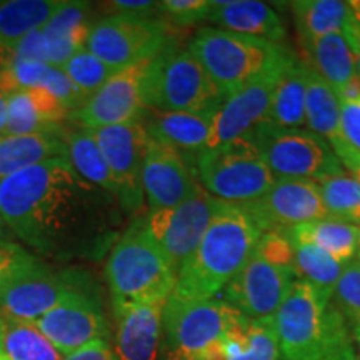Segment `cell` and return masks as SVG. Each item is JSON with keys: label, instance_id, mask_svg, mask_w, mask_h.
<instances>
[{"label": "cell", "instance_id": "8d00e7d4", "mask_svg": "<svg viewBox=\"0 0 360 360\" xmlns=\"http://www.w3.org/2000/svg\"><path fill=\"white\" fill-rule=\"evenodd\" d=\"M62 70L70 79V82L89 98L98 92L112 75L117 74L114 69L103 64L101 58L89 52L85 47L80 49L77 53H74L62 65Z\"/></svg>", "mask_w": 360, "mask_h": 360}, {"label": "cell", "instance_id": "ac0fdd59", "mask_svg": "<svg viewBox=\"0 0 360 360\" xmlns=\"http://www.w3.org/2000/svg\"><path fill=\"white\" fill-rule=\"evenodd\" d=\"M244 205L262 232H285L328 215L321 188L314 180L278 179L260 199Z\"/></svg>", "mask_w": 360, "mask_h": 360}, {"label": "cell", "instance_id": "f907efd6", "mask_svg": "<svg viewBox=\"0 0 360 360\" xmlns=\"http://www.w3.org/2000/svg\"><path fill=\"white\" fill-rule=\"evenodd\" d=\"M0 360H8V357H7V355H6V354H4V352H2V350H0Z\"/></svg>", "mask_w": 360, "mask_h": 360}, {"label": "cell", "instance_id": "f6af8a7d", "mask_svg": "<svg viewBox=\"0 0 360 360\" xmlns=\"http://www.w3.org/2000/svg\"><path fill=\"white\" fill-rule=\"evenodd\" d=\"M345 35L349 37L350 45H352V49H354L355 69H357V75L360 77V24L355 25L354 29H350Z\"/></svg>", "mask_w": 360, "mask_h": 360}, {"label": "cell", "instance_id": "836d02e7", "mask_svg": "<svg viewBox=\"0 0 360 360\" xmlns=\"http://www.w3.org/2000/svg\"><path fill=\"white\" fill-rule=\"evenodd\" d=\"M0 350L8 360H60L53 347L30 322L0 312Z\"/></svg>", "mask_w": 360, "mask_h": 360}, {"label": "cell", "instance_id": "44dd1931", "mask_svg": "<svg viewBox=\"0 0 360 360\" xmlns=\"http://www.w3.org/2000/svg\"><path fill=\"white\" fill-rule=\"evenodd\" d=\"M215 112H159L146 109L142 124L152 141L165 143L184 155L191 165L197 155L209 148Z\"/></svg>", "mask_w": 360, "mask_h": 360}, {"label": "cell", "instance_id": "ee69618b", "mask_svg": "<svg viewBox=\"0 0 360 360\" xmlns=\"http://www.w3.org/2000/svg\"><path fill=\"white\" fill-rule=\"evenodd\" d=\"M109 11L115 13H129V15H143V17H157L159 11V2H132V0H115V2L105 4Z\"/></svg>", "mask_w": 360, "mask_h": 360}, {"label": "cell", "instance_id": "e0dca14e", "mask_svg": "<svg viewBox=\"0 0 360 360\" xmlns=\"http://www.w3.org/2000/svg\"><path fill=\"white\" fill-rule=\"evenodd\" d=\"M295 60L297 58L272 67L233 92L232 96L225 97L224 103L214 115L209 148L245 137L260 124L267 122L276 85L287 67Z\"/></svg>", "mask_w": 360, "mask_h": 360}, {"label": "cell", "instance_id": "9c48e42d", "mask_svg": "<svg viewBox=\"0 0 360 360\" xmlns=\"http://www.w3.org/2000/svg\"><path fill=\"white\" fill-rule=\"evenodd\" d=\"M175 39L169 22L159 17L112 13L94 20L85 49L110 69L120 72L154 58Z\"/></svg>", "mask_w": 360, "mask_h": 360}, {"label": "cell", "instance_id": "c3c4849f", "mask_svg": "<svg viewBox=\"0 0 360 360\" xmlns=\"http://www.w3.org/2000/svg\"><path fill=\"white\" fill-rule=\"evenodd\" d=\"M8 227H7V224L4 222V219H2V215H0V242H4V240H11V237H8Z\"/></svg>", "mask_w": 360, "mask_h": 360}, {"label": "cell", "instance_id": "4fadbf2b", "mask_svg": "<svg viewBox=\"0 0 360 360\" xmlns=\"http://www.w3.org/2000/svg\"><path fill=\"white\" fill-rule=\"evenodd\" d=\"M89 130V129H87ZM96 139L103 159L119 187V205L124 214L141 212L146 197L142 191V169L152 137L143 127L142 117L134 122L89 130Z\"/></svg>", "mask_w": 360, "mask_h": 360}, {"label": "cell", "instance_id": "d6986e66", "mask_svg": "<svg viewBox=\"0 0 360 360\" xmlns=\"http://www.w3.org/2000/svg\"><path fill=\"white\" fill-rule=\"evenodd\" d=\"M199 186L182 154L160 142H152L142 169V191L148 210L174 209Z\"/></svg>", "mask_w": 360, "mask_h": 360}, {"label": "cell", "instance_id": "7402d4cb", "mask_svg": "<svg viewBox=\"0 0 360 360\" xmlns=\"http://www.w3.org/2000/svg\"><path fill=\"white\" fill-rule=\"evenodd\" d=\"M305 127L332 147L342 167L349 169L360 154L349 146L342 134L340 101L330 84L309 69L305 97Z\"/></svg>", "mask_w": 360, "mask_h": 360}, {"label": "cell", "instance_id": "30bf717a", "mask_svg": "<svg viewBox=\"0 0 360 360\" xmlns=\"http://www.w3.org/2000/svg\"><path fill=\"white\" fill-rule=\"evenodd\" d=\"M96 285L89 270L52 269L40 262L0 294V312L19 321L34 322L60 304L67 295Z\"/></svg>", "mask_w": 360, "mask_h": 360}, {"label": "cell", "instance_id": "8fae6325", "mask_svg": "<svg viewBox=\"0 0 360 360\" xmlns=\"http://www.w3.org/2000/svg\"><path fill=\"white\" fill-rule=\"evenodd\" d=\"M220 202L222 200L210 195L199 184L192 195L180 205L174 209L148 210V214L143 215L148 233L160 245L177 274L199 247Z\"/></svg>", "mask_w": 360, "mask_h": 360}, {"label": "cell", "instance_id": "9a60e30c", "mask_svg": "<svg viewBox=\"0 0 360 360\" xmlns=\"http://www.w3.org/2000/svg\"><path fill=\"white\" fill-rule=\"evenodd\" d=\"M297 282L294 265L272 262L257 252L225 287V302L252 321L272 319Z\"/></svg>", "mask_w": 360, "mask_h": 360}, {"label": "cell", "instance_id": "d6a6232c", "mask_svg": "<svg viewBox=\"0 0 360 360\" xmlns=\"http://www.w3.org/2000/svg\"><path fill=\"white\" fill-rule=\"evenodd\" d=\"M64 0H0V45L40 30Z\"/></svg>", "mask_w": 360, "mask_h": 360}, {"label": "cell", "instance_id": "e575fe53", "mask_svg": "<svg viewBox=\"0 0 360 360\" xmlns=\"http://www.w3.org/2000/svg\"><path fill=\"white\" fill-rule=\"evenodd\" d=\"M292 244L295 250L294 267L297 278L307 282L317 292L323 304L332 302L337 282L345 265L339 264L326 252L310 244H297V242Z\"/></svg>", "mask_w": 360, "mask_h": 360}, {"label": "cell", "instance_id": "603a6c76", "mask_svg": "<svg viewBox=\"0 0 360 360\" xmlns=\"http://www.w3.org/2000/svg\"><path fill=\"white\" fill-rule=\"evenodd\" d=\"M215 29L282 44L287 37L282 17L265 2L257 0H215L209 13Z\"/></svg>", "mask_w": 360, "mask_h": 360}, {"label": "cell", "instance_id": "5b68a950", "mask_svg": "<svg viewBox=\"0 0 360 360\" xmlns=\"http://www.w3.org/2000/svg\"><path fill=\"white\" fill-rule=\"evenodd\" d=\"M225 101L197 57L175 39L148 64L143 80L146 109L159 112H217Z\"/></svg>", "mask_w": 360, "mask_h": 360}, {"label": "cell", "instance_id": "484cf974", "mask_svg": "<svg viewBox=\"0 0 360 360\" xmlns=\"http://www.w3.org/2000/svg\"><path fill=\"white\" fill-rule=\"evenodd\" d=\"M299 40L328 34H347L360 24V2L345 0H297L290 4Z\"/></svg>", "mask_w": 360, "mask_h": 360}, {"label": "cell", "instance_id": "5bb4252c", "mask_svg": "<svg viewBox=\"0 0 360 360\" xmlns=\"http://www.w3.org/2000/svg\"><path fill=\"white\" fill-rule=\"evenodd\" d=\"M326 307L317 292L297 278L289 297L274 315L283 360H323Z\"/></svg>", "mask_w": 360, "mask_h": 360}, {"label": "cell", "instance_id": "8992f818", "mask_svg": "<svg viewBox=\"0 0 360 360\" xmlns=\"http://www.w3.org/2000/svg\"><path fill=\"white\" fill-rule=\"evenodd\" d=\"M244 319L225 300L170 297L162 314L165 360H225L224 337Z\"/></svg>", "mask_w": 360, "mask_h": 360}, {"label": "cell", "instance_id": "4dcf8cb0", "mask_svg": "<svg viewBox=\"0 0 360 360\" xmlns=\"http://www.w3.org/2000/svg\"><path fill=\"white\" fill-rule=\"evenodd\" d=\"M309 67L295 60L282 74L270 103L267 122L282 129L305 127V97H307Z\"/></svg>", "mask_w": 360, "mask_h": 360}, {"label": "cell", "instance_id": "f35d334b", "mask_svg": "<svg viewBox=\"0 0 360 360\" xmlns=\"http://www.w3.org/2000/svg\"><path fill=\"white\" fill-rule=\"evenodd\" d=\"M323 360H357L354 337L345 317L334 304L326 307V347Z\"/></svg>", "mask_w": 360, "mask_h": 360}, {"label": "cell", "instance_id": "ab89813d", "mask_svg": "<svg viewBox=\"0 0 360 360\" xmlns=\"http://www.w3.org/2000/svg\"><path fill=\"white\" fill-rule=\"evenodd\" d=\"M42 262L35 255L25 250L17 242H0V294L17 278L24 277L27 272L37 267Z\"/></svg>", "mask_w": 360, "mask_h": 360}, {"label": "cell", "instance_id": "3957f363", "mask_svg": "<svg viewBox=\"0 0 360 360\" xmlns=\"http://www.w3.org/2000/svg\"><path fill=\"white\" fill-rule=\"evenodd\" d=\"M112 307L165 304L177 283V270L147 231L143 217L132 220L105 260Z\"/></svg>", "mask_w": 360, "mask_h": 360}, {"label": "cell", "instance_id": "1f68e13d", "mask_svg": "<svg viewBox=\"0 0 360 360\" xmlns=\"http://www.w3.org/2000/svg\"><path fill=\"white\" fill-rule=\"evenodd\" d=\"M64 142L67 148V160L70 162L72 167L92 186L102 188L117 199L119 187H117L114 175H112L92 134L87 129L79 127V125L65 127Z\"/></svg>", "mask_w": 360, "mask_h": 360}, {"label": "cell", "instance_id": "d590c367", "mask_svg": "<svg viewBox=\"0 0 360 360\" xmlns=\"http://www.w3.org/2000/svg\"><path fill=\"white\" fill-rule=\"evenodd\" d=\"M327 214L344 222L360 224V182L345 170L319 180Z\"/></svg>", "mask_w": 360, "mask_h": 360}, {"label": "cell", "instance_id": "4316f807", "mask_svg": "<svg viewBox=\"0 0 360 360\" xmlns=\"http://www.w3.org/2000/svg\"><path fill=\"white\" fill-rule=\"evenodd\" d=\"M304 52V64L310 70L339 90L355 75V56L350 40L345 34H328L323 37L299 40Z\"/></svg>", "mask_w": 360, "mask_h": 360}, {"label": "cell", "instance_id": "d4e9b609", "mask_svg": "<svg viewBox=\"0 0 360 360\" xmlns=\"http://www.w3.org/2000/svg\"><path fill=\"white\" fill-rule=\"evenodd\" d=\"M92 7L89 2L65 0L60 8L45 24L42 32L47 44L51 65L60 67L69 58L85 47L92 29Z\"/></svg>", "mask_w": 360, "mask_h": 360}, {"label": "cell", "instance_id": "7a4b0ae2", "mask_svg": "<svg viewBox=\"0 0 360 360\" xmlns=\"http://www.w3.org/2000/svg\"><path fill=\"white\" fill-rule=\"evenodd\" d=\"M262 233L244 204L220 202L197 250L180 267L172 297L214 299L249 262Z\"/></svg>", "mask_w": 360, "mask_h": 360}, {"label": "cell", "instance_id": "ba28073f", "mask_svg": "<svg viewBox=\"0 0 360 360\" xmlns=\"http://www.w3.org/2000/svg\"><path fill=\"white\" fill-rule=\"evenodd\" d=\"M276 180H319L342 170L332 147L307 129H282L264 122L249 135Z\"/></svg>", "mask_w": 360, "mask_h": 360}, {"label": "cell", "instance_id": "7bdbcfd3", "mask_svg": "<svg viewBox=\"0 0 360 360\" xmlns=\"http://www.w3.org/2000/svg\"><path fill=\"white\" fill-rule=\"evenodd\" d=\"M60 360H117V355L110 340H96Z\"/></svg>", "mask_w": 360, "mask_h": 360}, {"label": "cell", "instance_id": "60d3db41", "mask_svg": "<svg viewBox=\"0 0 360 360\" xmlns=\"http://www.w3.org/2000/svg\"><path fill=\"white\" fill-rule=\"evenodd\" d=\"M212 0H165L159 2V11L165 22L188 27L209 19Z\"/></svg>", "mask_w": 360, "mask_h": 360}, {"label": "cell", "instance_id": "7dc6e473", "mask_svg": "<svg viewBox=\"0 0 360 360\" xmlns=\"http://www.w3.org/2000/svg\"><path fill=\"white\" fill-rule=\"evenodd\" d=\"M347 172H349L350 175H354V177H355V179H357V180H359V182H360V157H359V159H357V160H355V162H354V164H352V165H350V167L347 169Z\"/></svg>", "mask_w": 360, "mask_h": 360}, {"label": "cell", "instance_id": "816d5d0a", "mask_svg": "<svg viewBox=\"0 0 360 360\" xmlns=\"http://www.w3.org/2000/svg\"><path fill=\"white\" fill-rule=\"evenodd\" d=\"M357 249H359V255H360V227H359V245H357Z\"/></svg>", "mask_w": 360, "mask_h": 360}, {"label": "cell", "instance_id": "52a82bcc", "mask_svg": "<svg viewBox=\"0 0 360 360\" xmlns=\"http://www.w3.org/2000/svg\"><path fill=\"white\" fill-rule=\"evenodd\" d=\"M191 169L210 195L227 204H250L276 184L249 137L207 148L192 160Z\"/></svg>", "mask_w": 360, "mask_h": 360}, {"label": "cell", "instance_id": "277c9868", "mask_svg": "<svg viewBox=\"0 0 360 360\" xmlns=\"http://www.w3.org/2000/svg\"><path fill=\"white\" fill-rule=\"evenodd\" d=\"M224 97L232 96L250 80L295 56L287 45L204 27L188 44Z\"/></svg>", "mask_w": 360, "mask_h": 360}, {"label": "cell", "instance_id": "681fc988", "mask_svg": "<svg viewBox=\"0 0 360 360\" xmlns=\"http://www.w3.org/2000/svg\"><path fill=\"white\" fill-rule=\"evenodd\" d=\"M354 337V342L357 344V360H360V335H352Z\"/></svg>", "mask_w": 360, "mask_h": 360}, {"label": "cell", "instance_id": "2e32d148", "mask_svg": "<svg viewBox=\"0 0 360 360\" xmlns=\"http://www.w3.org/2000/svg\"><path fill=\"white\" fill-rule=\"evenodd\" d=\"M152 58L117 72L107 84L94 94L69 119L79 127L102 129L134 122L146 112L143 103V80Z\"/></svg>", "mask_w": 360, "mask_h": 360}, {"label": "cell", "instance_id": "83f0119b", "mask_svg": "<svg viewBox=\"0 0 360 360\" xmlns=\"http://www.w3.org/2000/svg\"><path fill=\"white\" fill-rule=\"evenodd\" d=\"M64 129L44 134L0 137V182L32 165L57 157H67Z\"/></svg>", "mask_w": 360, "mask_h": 360}, {"label": "cell", "instance_id": "ffe728a7", "mask_svg": "<svg viewBox=\"0 0 360 360\" xmlns=\"http://www.w3.org/2000/svg\"><path fill=\"white\" fill-rule=\"evenodd\" d=\"M165 304L112 307L117 360H159Z\"/></svg>", "mask_w": 360, "mask_h": 360}, {"label": "cell", "instance_id": "7c38bea8", "mask_svg": "<svg viewBox=\"0 0 360 360\" xmlns=\"http://www.w3.org/2000/svg\"><path fill=\"white\" fill-rule=\"evenodd\" d=\"M30 323L65 355L96 340H110L112 334L97 285L67 295L60 304Z\"/></svg>", "mask_w": 360, "mask_h": 360}, {"label": "cell", "instance_id": "74e56055", "mask_svg": "<svg viewBox=\"0 0 360 360\" xmlns=\"http://www.w3.org/2000/svg\"><path fill=\"white\" fill-rule=\"evenodd\" d=\"M332 299V304L350 323L352 335H360V260L345 265Z\"/></svg>", "mask_w": 360, "mask_h": 360}, {"label": "cell", "instance_id": "f1b7e54d", "mask_svg": "<svg viewBox=\"0 0 360 360\" xmlns=\"http://www.w3.org/2000/svg\"><path fill=\"white\" fill-rule=\"evenodd\" d=\"M285 233L292 242L317 247L344 265L352 262L359 245L357 225L344 222L330 215L314 220V222L297 225L285 231Z\"/></svg>", "mask_w": 360, "mask_h": 360}, {"label": "cell", "instance_id": "bcb514c9", "mask_svg": "<svg viewBox=\"0 0 360 360\" xmlns=\"http://www.w3.org/2000/svg\"><path fill=\"white\" fill-rule=\"evenodd\" d=\"M7 105H8V96L6 92H2V90H0V137H4V135H6Z\"/></svg>", "mask_w": 360, "mask_h": 360}, {"label": "cell", "instance_id": "b9f144b4", "mask_svg": "<svg viewBox=\"0 0 360 360\" xmlns=\"http://www.w3.org/2000/svg\"><path fill=\"white\" fill-rule=\"evenodd\" d=\"M340 115L344 139L360 154V98L340 102Z\"/></svg>", "mask_w": 360, "mask_h": 360}, {"label": "cell", "instance_id": "6da1fadb", "mask_svg": "<svg viewBox=\"0 0 360 360\" xmlns=\"http://www.w3.org/2000/svg\"><path fill=\"white\" fill-rule=\"evenodd\" d=\"M122 207L87 182L67 157L42 162L0 182L8 231L44 257L98 259L119 238Z\"/></svg>", "mask_w": 360, "mask_h": 360}, {"label": "cell", "instance_id": "f546056e", "mask_svg": "<svg viewBox=\"0 0 360 360\" xmlns=\"http://www.w3.org/2000/svg\"><path fill=\"white\" fill-rule=\"evenodd\" d=\"M225 360H281V345L272 319L244 321L222 340Z\"/></svg>", "mask_w": 360, "mask_h": 360}, {"label": "cell", "instance_id": "cb8c5ba5", "mask_svg": "<svg viewBox=\"0 0 360 360\" xmlns=\"http://www.w3.org/2000/svg\"><path fill=\"white\" fill-rule=\"evenodd\" d=\"M70 112L45 89H24L8 96L6 135H32L64 129Z\"/></svg>", "mask_w": 360, "mask_h": 360}]
</instances>
